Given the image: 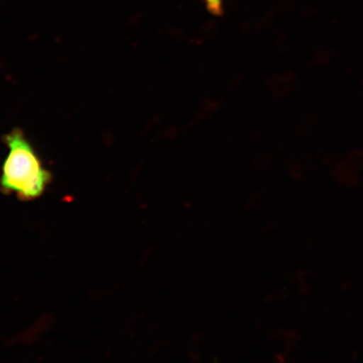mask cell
Listing matches in <instances>:
<instances>
[{
	"label": "cell",
	"instance_id": "cell-2",
	"mask_svg": "<svg viewBox=\"0 0 363 363\" xmlns=\"http://www.w3.org/2000/svg\"><path fill=\"white\" fill-rule=\"evenodd\" d=\"M209 13L215 16L223 14V0H202Z\"/></svg>",
	"mask_w": 363,
	"mask_h": 363
},
{
	"label": "cell",
	"instance_id": "cell-1",
	"mask_svg": "<svg viewBox=\"0 0 363 363\" xmlns=\"http://www.w3.org/2000/svg\"><path fill=\"white\" fill-rule=\"evenodd\" d=\"M9 155L2 167L0 189L6 194H16L23 201L44 194L52 181V174L43 166L32 143L23 131L14 128L4 136Z\"/></svg>",
	"mask_w": 363,
	"mask_h": 363
}]
</instances>
